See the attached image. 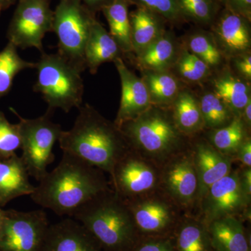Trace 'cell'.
I'll use <instances>...</instances> for the list:
<instances>
[{
  "label": "cell",
  "instance_id": "1",
  "mask_svg": "<svg viewBox=\"0 0 251 251\" xmlns=\"http://www.w3.org/2000/svg\"><path fill=\"white\" fill-rule=\"evenodd\" d=\"M101 171L63 152L58 166L39 181L31 198L57 215L73 217L82 206L108 191Z\"/></svg>",
  "mask_w": 251,
  "mask_h": 251
},
{
  "label": "cell",
  "instance_id": "2",
  "mask_svg": "<svg viewBox=\"0 0 251 251\" xmlns=\"http://www.w3.org/2000/svg\"><path fill=\"white\" fill-rule=\"evenodd\" d=\"M74 125L58 140L63 152L80 158L112 176L117 163L127 153V143L115 123L89 104L81 105Z\"/></svg>",
  "mask_w": 251,
  "mask_h": 251
},
{
  "label": "cell",
  "instance_id": "3",
  "mask_svg": "<svg viewBox=\"0 0 251 251\" xmlns=\"http://www.w3.org/2000/svg\"><path fill=\"white\" fill-rule=\"evenodd\" d=\"M88 230L103 251H131L140 237L129 208L116 192L105 191L73 216Z\"/></svg>",
  "mask_w": 251,
  "mask_h": 251
},
{
  "label": "cell",
  "instance_id": "4",
  "mask_svg": "<svg viewBox=\"0 0 251 251\" xmlns=\"http://www.w3.org/2000/svg\"><path fill=\"white\" fill-rule=\"evenodd\" d=\"M37 80L34 92L40 93L47 103V110L59 108L69 112L82 103L84 84L81 73L58 53H41L36 63Z\"/></svg>",
  "mask_w": 251,
  "mask_h": 251
},
{
  "label": "cell",
  "instance_id": "5",
  "mask_svg": "<svg viewBox=\"0 0 251 251\" xmlns=\"http://www.w3.org/2000/svg\"><path fill=\"white\" fill-rule=\"evenodd\" d=\"M119 128L127 143L155 158L169 156L179 148L181 141V131L173 117L152 106Z\"/></svg>",
  "mask_w": 251,
  "mask_h": 251
},
{
  "label": "cell",
  "instance_id": "6",
  "mask_svg": "<svg viewBox=\"0 0 251 251\" xmlns=\"http://www.w3.org/2000/svg\"><path fill=\"white\" fill-rule=\"evenodd\" d=\"M95 14L81 0H59L54 11L53 29L58 39V52L80 72L87 69L86 43Z\"/></svg>",
  "mask_w": 251,
  "mask_h": 251
},
{
  "label": "cell",
  "instance_id": "7",
  "mask_svg": "<svg viewBox=\"0 0 251 251\" xmlns=\"http://www.w3.org/2000/svg\"><path fill=\"white\" fill-rule=\"evenodd\" d=\"M11 111L19 119L22 158L29 176L41 181L47 174V168L53 163V148L62 129L52 121L53 112L49 111L35 119L21 117L14 108Z\"/></svg>",
  "mask_w": 251,
  "mask_h": 251
},
{
  "label": "cell",
  "instance_id": "8",
  "mask_svg": "<svg viewBox=\"0 0 251 251\" xmlns=\"http://www.w3.org/2000/svg\"><path fill=\"white\" fill-rule=\"evenodd\" d=\"M51 0H18L7 31L9 42L21 49L36 48L44 52L43 39L53 29Z\"/></svg>",
  "mask_w": 251,
  "mask_h": 251
},
{
  "label": "cell",
  "instance_id": "9",
  "mask_svg": "<svg viewBox=\"0 0 251 251\" xmlns=\"http://www.w3.org/2000/svg\"><path fill=\"white\" fill-rule=\"evenodd\" d=\"M44 210H4L0 251H43L49 227Z\"/></svg>",
  "mask_w": 251,
  "mask_h": 251
},
{
  "label": "cell",
  "instance_id": "10",
  "mask_svg": "<svg viewBox=\"0 0 251 251\" xmlns=\"http://www.w3.org/2000/svg\"><path fill=\"white\" fill-rule=\"evenodd\" d=\"M203 198L204 224L233 216L250 202L241 184L240 175L229 173L214 183Z\"/></svg>",
  "mask_w": 251,
  "mask_h": 251
},
{
  "label": "cell",
  "instance_id": "11",
  "mask_svg": "<svg viewBox=\"0 0 251 251\" xmlns=\"http://www.w3.org/2000/svg\"><path fill=\"white\" fill-rule=\"evenodd\" d=\"M251 19L225 7L213 23L214 37L221 52L243 55L251 48Z\"/></svg>",
  "mask_w": 251,
  "mask_h": 251
},
{
  "label": "cell",
  "instance_id": "12",
  "mask_svg": "<svg viewBox=\"0 0 251 251\" xmlns=\"http://www.w3.org/2000/svg\"><path fill=\"white\" fill-rule=\"evenodd\" d=\"M122 85V98L115 124L120 127L134 120L151 106L148 88L143 79L130 72L122 57L114 61Z\"/></svg>",
  "mask_w": 251,
  "mask_h": 251
},
{
  "label": "cell",
  "instance_id": "13",
  "mask_svg": "<svg viewBox=\"0 0 251 251\" xmlns=\"http://www.w3.org/2000/svg\"><path fill=\"white\" fill-rule=\"evenodd\" d=\"M43 251H103L97 241L78 221L62 220L50 225Z\"/></svg>",
  "mask_w": 251,
  "mask_h": 251
},
{
  "label": "cell",
  "instance_id": "14",
  "mask_svg": "<svg viewBox=\"0 0 251 251\" xmlns=\"http://www.w3.org/2000/svg\"><path fill=\"white\" fill-rule=\"evenodd\" d=\"M115 191L120 196H131L154 187L156 175L151 167L138 158L125 155L117 163L112 176Z\"/></svg>",
  "mask_w": 251,
  "mask_h": 251
},
{
  "label": "cell",
  "instance_id": "15",
  "mask_svg": "<svg viewBox=\"0 0 251 251\" xmlns=\"http://www.w3.org/2000/svg\"><path fill=\"white\" fill-rule=\"evenodd\" d=\"M193 162L198 175V198L204 197L214 183L231 173L229 158L206 144L198 145Z\"/></svg>",
  "mask_w": 251,
  "mask_h": 251
},
{
  "label": "cell",
  "instance_id": "16",
  "mask_svg": "<svg viewBox=\"0 0 251 251\" xmlns=\"http://www.w3.org/2000/svg\"><path fill=\"white\" fill-rule=\"evenodd\" d=\"M29 174L21 157L13 155L0 159V206L15 198L31 196L35 186L29 182Z\"/></svg>",
  "mask_w": 251,
  "mask_h": 251
},
{
  "label": "cell",
  "instance_id": "17",
  "mask_svg": "<svg viewBox=\"0 0 251 251\" xmlns=\"http://www.w3.org/2000/svg\"><path fill=\"white\" fill-rule=\"evenodd\" d=\"M167 190L176 201L188 204L197 197L198 179L194 162L187 157L179 158L167 168L164 175Z\"/></svg>",
  "mask_w": 251,
  "mask_h": 251
},
{
  "label": "cell",
  "instance_id": "18",
  "mask_svg": "<svg viewBox=\"0 0 251 251\" xmlns=\"http://www.w3.org/2000/svg\"><path fill=\"white\" fill-rule=\"evenodd\" d=\"M138 234L147 237H163L171 228L173 216L169 206L151 201L128 206Z\"/></svg>",
  "mask_w": 251,
  "mask_h": 251
},
{
  "label": "cell",
  "instance_id": "19",
  "mask_svg": "<svg viewBox=\"0 0 251 251\" xmlns=\"http://www.w3.org/2000/svg\"><path fill=\"white\" fill-rule=\"evenodd\" d=\"M122 53L110 33L97 19L94 20L85 49L86 67L91 74L97 73L103 63L114 62L121 57Z\"/></svg>",
  "mask_w": 251,
  "mask_h": 251
},
{
  "label": "cell",
  "instance_id": "20",
  "mask_svg": "<svg viewBox=\"0 0 251 251\" xmlns=\"http://www.w3.org/2000/svg\"><path fill=\"white\" fill-rule=\"evenodd\" d=\"M214 251H251L242 223L233 216L212 221L207 226Z\"/></svg>",
  "mask_w": 251,
  "mask_h": 251
},
{
  "label": "cell",
  "instance_id": "21",
  "mask_svg": "<svg viewBox=\"0 0 251 251\" xmlns=\"http://www.w3.org/2000/svg\"><path fill=\"white\" fill-rule=\"evenodd\" d=\"M130 36L133 51L139 54L164 34V18L143 7H138L129 14Z\"/></svg>",
  "mask_w": 251,
  "mask_h": 251
},
{
  "label": "cell",
  "instance_id": "22",
  "mask_svg": "<svg viewBox=\"0 0 251 251\" xmlns=\"http://www.w3.org/2000/svg\"><path fill=\"white\" fill-rule=\"evenodd\" d=\"M130 4L128 0H113L101 10L110 27L109 33L122 52L133 51L128 14Z\"/></svg>",
  "mask_w": 251,
  "mask_h": 251
},
{
  "label": "cell",
  "instance_id": "23",
  "mask_svg": "<svg viewBox=\"0 0 251 251\" xmlns=\"http://www.w3.org/2000/svg\"><path fill=\"white\" fill-rule=\"evenodd\" d=\"M173 121L178 129L183 133L197 131L203 120L199 103L188 92H179L173 105Z\"/></svg>",
  "mask_w": 251,
  "mask_h": 251
},
{
  "label": "cell",
  "instance_id": "24",
  "mask_svg": "<svg viewBox=\"0 0 251 251\" xmlns=\"http://www.w3.org/2000/svg\"><path fill=\"white\" fill-rule=\"evenodd\" d=\"M138 56V62L145 70L166 71L174 61V41L171 35L164 33Z\"/></svg>",
  "mask_w": 251,
  "mask_h": 251
},
{
  "label": "cell",
  "instance_id": "25",
  "mask_svg": "<svg viewBox=\"0 0 251 251\" xmlns=\"http://www.w3.org/2000/svg\"><path fill=\"white\" fill-rule=\"evenodd\" d=\"M174 244L176 251H214L207 226L193 220L181 225Z\"/></svg>",
  "mask_w": 251,
  "mask_h": 251
},
{
  "label": "cell",
  "instance_id": "26",
  "mask_svg": "<svg viewBox=\"0 0 251 251\" xmlns=\"http://www.w3.org/2000/svg\"><path fill=\"white\" fill-rule=\"evenodd\" d=\"M142 79L148 88L151 104L171 103L179 94L177 80L165 71L145 70Z\"/></svg>",
  "mask_w": 251,
  "mask_h": 251
},
{
  "label": "cell",
  "instance_id": "27",
  "mask_svg": "<svg viewBox=\"0 0 251 251\" xmlns=\"http://www.w3.org/2000/svg\"><path fill=\"white\" fill-rule=\"evenodd\" d=\"M17 49L12 43L8 42L0 51V99L9 93L15 77L20 72L36 67V63L23 59L18 54Z\"/></svg>",
  "mask_w": 251,
  "mask_h": 251
},
{
  "label": "cell",
  "instance_id": "28",
  "mask_svg": "<svg viewBox=\"0 0 251 251\" xmlns=\"http://www.w3.org/2000/svg\"><path fill=\"white\" fill-rule=\"evenodd\" d=\"M214 94L226 104L231 111L237 114L242 113L251 100L249 86L232 76H225L216 80Z\"/></svg>",
  "mask_w": 251,
  "mask_h": 251
},
{
  "label": "cell",
  "instance_id": "29",
  "mask_svg": "<svg viewBox=\"0 0 251 251\" xmlns=\"http://www.w3.org/2000/svg\"><path fill=\"white\" fill-rule=\"evenodd\" d=\"M245 139V124L239 117H236L228 125L214 130L211 135L214 148L224 154L237 152Z\"/></svg>",
  "mask_w": 251,
  "mask_h": 251
},
{
  "label": "cell",
  "instance_id": "30",
  "mask_svg": "<svg viewBox=\"0 0 251 251\" xmlns=\"http://www.w3.org/2000/svg\"><path fill=\"white\" fill-rule=\"evenodd\" d=\"M181 18L203 25L213 24L219 15L221 0H177Z\"/></svg>",
  "mask_w": 251,
  "mask_h": 251
},
{
  "label": "cell",
  "instance_id": "31",
  "mask_svg": "<svg viewBox=\"0 0 251 251\" xmlns=\"http://www.w3.org/2000/svg\"><path fill=\"white\" fill-rule=\"evenodd\" d=\"M203 123L208 127L217 128L232 121V111L214 93L203 96L199 103Z\"/></svg>",
  "mask_w": 251,
  "mask_h": 251
},
{
  "label": "cell",
  "instance_id": "32",
  "mask_svg": "<svg viewBox=\"0 0 251 251\" xmlns=\"http://www.w3.org/2000/svg\"><path fill=\"white\" fill-rule=\"evenodd\" d=\"M212 36L204 32L193 34L190 39L189 49L195 55L202 60L209 68L216 67L221 62L222 52Z\"/></svg>",
  "mask_w": 251,
  "mask_h": 251
},
{
  "label": "cell",
  "instance_id": "33",
  "mask_svg": "<svg viewBox=\"0 0 251 251\" xmlns=\"http://www.w3.org/2000/svg\"><path fill=\"white\" fill-rule=\"evenodd\" d=\"M21 148L19 125L10 123L3 112L0 110V159H5L16 154V150Z\"/></svg>",
  "mask_w": 251,
  "mask_h": 251
},
{
  "label": "cell",
  "instance_id": "34",
  "mask_svg": "<svg viewBox=\"0 0 251 251\" xmlns=\"http://www.w3.org/2000/svg\"><path fill=\"white\" fill-rule=\"evenodd\" d=\"M177 70L185 80L198 82L209 75L210 68L192 52L185 51L178 60Z\"/></svg>",
  "mask_w": 251,
  "mask_h": 251
},
{
  "label": "cell",
  "instance_id": "35",
  "mask_svg": "<svg viewBox=\"0 0 251 251\" xmlns=\"http://www.w3.org/2000/svg\"><path fill=\"white\" fill-rule=\"evenodd\" d=\"M130 4L143 7L159 15L168 21L176 22L181 19L177 0H128Z\"/></svg>",
  "mask_w": 251,
  "mask_h": 251
},
{
  "label": "cell",
  "instance_id": "36",
  "mask_svg": "<svg viewBox=\"0 0 251 251\" xmlns=\"http://www.w3.org/2000/svg\"><path fill=\"white\" fill-rule=\"evenodd\" d=\"M131 251H176L174 243L166 237H147L139 239Z\"/></svg>",
  "mask_w": 251,
  "mask_h": 251
},
{
  "label": "cell",
  "instance_id": "37",
  "mask_svg": "<svg viewBox=\"0 0 251 251\" xmlns=\"http://www.w3.org/2000/svg\"><path fill=\"white\" fill-rule=\"evenodd\" d=\"M221 2L225 7L251 19V0H221Z\"/></svg>",
  "mask_w": 251,
  "mask_h": 251
},
{
  "label": "cell",
  "instance_id": "38",
  "mask_svg": "<svg viewBox=\"0 0 251 251\" xmlns=\"http://www.w3.org/2000/svg\"><path fill=\"white\" fill-rule=\"evenodd\" d=\"M237 152L238 157L242 163H244L247 168L251 166V141L247 138L243 142L238 149Z\"/></svg>",
  "mask_w": 251,
  "mask_h": 251
},
{
  "label": "cell",
  "instance_id": "39",
  "mask_svg": "<svg viewBox=\"0 0 251 251\" xmlns=\"http://www.w3.org/2000/svg\"><path fill=\"white\" fill-rule=\"evenodd\" d=\"M238 71L248 79L251 77V57L250 54H246L237 60L236 64Z\"/></svg>",
  "mask_w": 251,
  "mask_h": 251
},
{
  "label": "cell",
  "instance_id": "40",
  "mask_svg": "<svg viewBox=\"0 0 251 251\" xmlns=\"http://www.w3.org/2000/svg\"><path fill=\"white\" fill-rule=\"evenodd\" d=\"M112 1L113 0H81L82 4L94 14L101 11L104 6L110 4Z\"/></svg>",
  "mask_w": 251,
  "mask_h": 251
},
{
  "label": "cell",
  "instance_id": "41",
  "mask_svg": "<svg viewBox=\"0 0 251 251\" xmlns=\"http://www.w3.org/2000/svg\"><path fill=\"white\" fill-rule=\"evenodd\" d=\"M240 175L241 184L247 197L250 198L251 195V169L247 168Z\"/></svg>",
  "mask_w": 251,
  "mask_h": 251
},
{
  "label": "cell",
  "instance_id": "42",
  "mask_svg": "<svg viewBox=\"0 0 251 251\" xmlns=\"http://www.w3.org/2000/svg\"><path fill=\"white\" fill-rule=\"evenodd\" d=\"M243 112H244V122L247 124V125H251V103L250 101L248 103L247 105H246L245 108L243 110Z\"/></svg>",
  "mask_w": 251,
  "mask_h": 251
},
{
  "label": "cell",
  "instance_id": "43",
  "mask_svg": "<svg viewBox=\"0 0 251 251\" xmlns=\"http://www.w3.org/2000/svg\"><path fill=\"white\" fill-rule=\"evenodd\" d=\"M16 0H0V10L1 11L9 9L11 5L14 4Z\"/></svg>",
  "mask_w": 251,
  "mask_h": 251
},
{
  "label": "cell",
  "instance_id": "44",
  "mask_svg": "<svg viewBox=\"0 0 251 251\" xmlns=\"http://www.w3.org/2000/svg\"><path fill=\"white\" fill-rule=\"evenodd\" d=\"M4 210L1 209V206H0V229H1V226L3 224V220H4Z\"/></svg>",
  "mask_w": 251,
  "mask_h": 251
},
{
  "label": "cell",
  "instance_id": "45",
  "mask_svg": "<svg viewBox=\"0 0 251 251\" xmlns=\"http://www.w3.org/2000/svg\"><path fill=\"white\" fill-rule=\"evenodd\" d=\"M1 11L0 10V14H1Z\"/></svg>",
  "mask_w": 251,
  "mask_h": 251
}]
</instances>
